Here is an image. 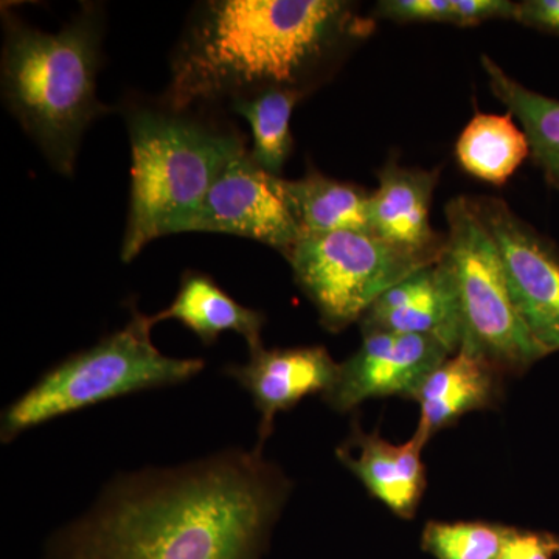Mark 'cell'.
<instances>
[{
  "label": "cell",
  "instance_id": "14",
  "mask_svg": "<svg viewBox=\"0 0 559 559\" xmlns=\"http://www.w3.org/2000/svg\"><path fill=\"white\" fill-rule=\"evenodd\" d=\"M423 448L425 444L415 436L395 444L378 432H364L358 423H353L352 433L336 454L382 506L401 520H414L428 485Z\"/></svg>",
  "mask_w": 559,
  "mask_h": 559
},
{
  "label": "cell",
  "instance_id": "25",
  "mask_svg": "<svg viewBox=\"0 0 559 559\" xmlns=\"http://www.w3.org/2000/svg\"><path fill=\"white\" fill-rule=\"evenodd\" d=\"M558 555H559V536H558Z\"/></svg>",
  "mask_w": 559,
  "mask_h": 559
},
{
  "label": "cell",
  "instance_id": "19",
  "mask_svg": "<svg viewBox=\"0 0 559 559\" xmlns=\"http://www.w3.org/2000/svg\"><path fill=\"white\" fill-rule=\"evenodd\" d=\"M455 154L460 167L474 178L503 186L530 156V145L510 112H477L460 134Z\"/></svg>",
  "mask_w": 559,
  "mask_h": 559
},
{
  "label": "cell",
  "instance_id": "7",
  "mask_svg": "<svg viewBox=\"0 0 559 559\" xmlns=\"http://www.w3.org/2000/svg\"><path fill=\"white\" fill-rule=\"evenodd\" d=\"M288 261L297 286L330 333L359 322L385 290L436 263L393 248L370 230L301 235Z\"/></svg>",
  "mask_w": 559,
  "mask_h": 559
},
{
  "label": "cell",
  "instance_id": "15",
  "mask_svg": "<svg viewBox=\"0 0 559 559\" xmlns=\"http://www.w3.org/2000/svg\"><path fill=\"white\" fill-rule=\"evenodd\" d=\"M503 378L506 374L488 360L459 348L412 393L409 400L419 406L414 436L426 447L436 433L455 425L463 415L491 409L502 399Z\"/></svg>",
  "mask_w": 559,
  "mask_h": 559
},
{
  "label": "cell",
  "instance_id": "20",
  "mask_svg": "<svg viewBox=\"0 0 559 559\" xmlns=\"http://www.w3.org/2000/svg\"><path fill=\"white\" fill-rule=\"evenodd\" d=\"M305 94L307 90L271 87L230 102L231 110L248 120L252 131L250 156L271 175L280 176L288 160L294 143L290 117Z\"/></svg>",
  "mask_w": 559,
  "mask_h": 559
},
{
  "label": "cell",
  "instance_id": "8",
  "mask_svg": "<svg viewBox=\"0 0 559 559\" xmlns=\"http://www.w3.org/2000/svg\"><path fill=\"white\" fill-rule=\"evenodd\" d=\"M498 245L514 305L547 356L559 352V253L498 198L471 200Z\"/></svg>",
  "mask_w": 559,
  "mask_h": 559
},
{
  "label": "cell",
  "instance_id": "12",
  "mask_svg": "<svg viewBox=\"0 0 559 559\" xmlns=\"http://www.w3.org/2000/svg\"><path fill=\"white\" fill-rule=\"evenodd\" d=\"M226 373L248 390L260 412L257 447L263 450L277 414L294 409L307 396L325 395L337 380L340 364L319 345L261 348L250 355L249 362L227 367Z\"/></svg>",
  "mask_w": 559,
  "mask_h": 559
},
{
  "label": "cell",
  "instance_id": "2",
  "mask_svg": "<svg viewBox=\"0 0 559 559\" xmlns=\"http://www.w3.org/2000/svg\"><path fill=\"white\" fill-rule=\"evenodd\" d=\"M352 3L341 0H212L194 10L171 60L165 108L235 100L301 83L349 36Z\"/></svg>",
  "mask_w": 559,
  "mask_h": 559
},
{
  "label": "cell",
  "instance_id": "6",
  "mask_svg": "<svg viewBox=\"0 0 559 559\" xmlns=\"http://www.w3.org/2000/svg\"><path fill=\"white\" fill-rule=\"evenodd\" d=\"M444 260L450 264L462 316V345L503 374H521L546 358L513 297L498 245L471 198L447 205Z\"/></svg>",
  "mask_w": 559,
  "mask_h": 559
},
{
  "label": "cell",
  "instance_id": "9",
  "mask_svg": "<svg viewBox=\"0 0 559 559\" xmlns=\"http://www.w3.org/2000/svg\"><path fill=\"white\" fill-rule=\"evenodd\" d=\"M282 180L257 165L248 148L240 151L213 180L187 231L249 238L288 259L301 231L283 193Z\"/></svg>",
  "mask_w": 559,
  "mask_h": 559
},
{
  "label": "cell",
  "instance_id": "4",
  "mask_svg": "<svg viewBox=\"0 0 559 559\" xmlns=\"http://www.w3.org/2000/svg\"><path fill=\"white\" fill-rule=\"evenodd\" d=\"M131 201L120 257L130 263L151 241L183 234L213 180L240 151L238 132L175 110L128 114Z\"/></svg>",
  "mask_w": 559,
  "mask_h": 559
},
{
  "label": "cell",
  "instance_id": "21",
  "mask_svg": "<svg viewBox=\"0 0 559 559\" xmlns=\"http://www.w3.org/2000/svg\"><path fill=\"white\" fill-rule=\"evenodd\" d=\"M509 527L491 522L430 521L421 547L436 559H498Z\"/></svg>",
  "mask_w": 559,
  "mask_h": 559
},
{
  "label": "cell",
  "instance_id": "5",
  "mask_svg": "<svg viewBox=\"0 0 559 559\" xmlns=\"http://www.w3.org/2000/svg\"><path fill=\"white\" fill-rule=\"evenodd\" d=\"M154 325L153 316L132 308V318L123 329L47 371L3 412V443L50 419L103 401L197 377L204 369V360L165 356L151 340Z\"/></svg>",
  "mask_w": 559,
  "mask_h": 559
},
{
  "label": "cell",
  "instance_id": "17",
  "mask_svg": "<svg viewBox=\"0 0 559 559\" xmlns=\"http://www.w3.org/2000/svg\"><path fill=\"white\" fill-rule=\"evenodd\" d=\"M282 187L301 235L370 230V194L359 187L318 171L299 180L283 179Z\"/></svg>",
  "mask_w": 559,
  "mask_h": 559
},
{
  "label": "cell",
  "instance_id": "3",
  "mask_svg": "<svg viewBox=\"0 0 559 559\" xmlns=\"http://www.w3.org/2000/svg\"><path fill=\"white\" fill-rule=\"evenodd\" d=\"M103 17L86 5L57 33L5 17L2 97L53 170L72 176L81 139L105 114L97 98Z\"/></svg>",
  "mask_w": 559,
  "mask_h": 559
},
{
  "label": "cell",
  "instance_id": "24",
  "mask_svg": "<svg viewBox=\"0 0 559 559\" xmlns=\"http://www.w3.org/2000/svg\"><path fill=\"white\" fill-rule=\"evenodd\" d=\"M513 20L527 27L559 35V0L518 2Z\"/></svg>",
  "mask_w": 559,
  "mask_h": 559
},
{
  "label": "cell",
  "instance_id": "11",
  "mask_svg": "<svg viewBox=\"0 0 559 559\" xmlns=\"http://www.w3.org/2000/svg\"><path fill=\"white\" fill-rule=\"evenodd\" d=\"M362 331L418 334L455 353L462 345V316L450 264L441 255L393 285L359 320Z\"/></svg>",
  "mask_w": 559,
  "mask_h": 559
},
{
  "label": "cell",
  "instance_id": "16",
  "mask_svg": "<svg viewBox=\"0 0 559 559\" xmlns=\"http://www.w3.org/2000/svg\"><path fill=\"white\" fill-rule=\"evenodd\" d=\"M154 322L178 320L200 337L202 344L213 345L221 334L234 333L245 337L250 355L263 347L261 330L266 316L231 299L215 280L198 272H187L180 282L178 296L167 310L153 316Z\"/></svg>",
  "mask_w": 559,
  "mask_h": 559
},
{
  "label": "cell",
  "instance_id": "18",
  "mask_svg": "<svg viewBox=\"0 0 559 559\" xmlns=\"http://www.w3.org/2000/svg\"><path fill=\"white\" fill-rule=\"evenodd\" d=\"M480 61L492 94L520 121L527 135L530 156L546 182L559 190V100L522 86L487 55Z\"/></svg>",
  "mask_w": 559,
  "mask_h": 559
},
{
  "label": "cell",
  "instance_id": "10",
  "mask_svg": "<svg viewBox=\"0 0 559 559\" xmlns=\"http://www.w3.org/2000/svg\"><path fill=\"white\" fill-rule=\"evenodd\" d=\"M451 355L439 341L418 334L362 331V344L340 364L337 380L323 401L331 409L349 412L367 400L411 399L419 382Z\"/></svg>",
  "mask_w": 559,
  "mask_h": 559
},
{
  "label": "cell",
  "instance_id": "22",
  "mask_svg": "<svg viewBox=\"0 0 559 559\" xmlns=\"http://www.w3.org/2000/svg\"><path fill=\"white\" fill-rule=\"evenodd\" d=\"M377 13L400 22H440L468 27L466 0H382Z\"/></svg>",
  "mask_w": 559,
  "mask_h": 559
},
{
  "label": "cell",
  "instance_id": "1",
  "mask_svg": "<svg viewBox=\"0 0 559 559\" xmlns=\"http://www.w3.org/2000/svg\"><path fill=\"white\" fill-rule=\"evenodd\" d=\"M293 489L257 447L114 480L46 559H263Z\"/></svg>",
  "mask_w": 559,
  "mask_h": 559
},
{
  "label": "cell",
  "instance_id": "13",
  "mask_svg": "<svg viewBox=\"0 0 559 559\" xmlns=\"http://www.w3.org/2000/svg\"><path fill=\"white\" fill-rule=\"evenodd\" d=\"M439 178V168H404L389 162L380 171V187L369 198L370 231L418 259L440 260L447 235L432 229L429 216Z\"/></svg>",
  "mask_w": 559,
  "mask_h": 559
},
{
  "label": "cell",
  "instance_id": "23",
  "mask_svg": "<svg viewBox=\"0 0 559 559\" xmlns=\"http://www.w3.org/2000/svg\"><path fill=\"white\" fill-rule=\"evenodd\" d=\"M558 555V536L509 527L498 559H555Z\"/></svg>",
  "mask_w": 559,
  "mask_h": 559
}]
</instances>
